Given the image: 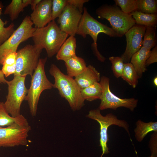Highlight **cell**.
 Here are the masks:
<instances>
[{
    "label": "cell",
    "mask_w": 157,
    "mask_h": 157,
    "mask_svg": "<svg viewBox=\"0 0 157 157\" xmlns=\"http://www.w3.org/2000/svg\"><path fill=\"white\" fill-rule=\"evenodd\" d=\"M67 75L71 77H75L86 68V63L83 59L76 55L64 61Z\"/></svg>",
    "instance_id": "obj_18"
},
{
    "label": "cell",
    "mask_w": 157,
    "mask_h": 157,
    "mask_svg": "<svg viewBox=\"0 0 157 157\" xmlns=\"http://www.w3.org/2000/svg\"><path fill=\"white\" fill-rule=\"evenodd\" d=\"M151 51L142 47L131 58L130 63L133 65L139 78L146 70V62Z\"/></svg>",
    "instance_id": "obj_16"
},
{
    "label": "cell",
    "mask_w": 157,
    "mask_h": 157,
    "mask_svg": "<svg viewBox=\"0 0 157 157\" xmlns=\"http://www.w3.org/2000/svg\"><path fill=\"white\" fill-rule=\"evenodd\" d=\"M31 127L22 115L11 124L0 126V148L25 146Z\"/></svg>",
    "instance_id": "obj_5"
},
{
    "label": "cell",
    "mask_w": 157,
    "mask_h": 157,
    "mask_svg": "<svg viewBox=\"0 0 157 157\" xmlns=\"http://www.w3.org/2000/svg\"><path fill=\"white\" fill-rule=\"evenodd\" d=\"M7 80L5 78L1 70H0V83L6 84Z\"/></svg>",
    "instance_id": "obj_36"
},
{
    "label": "cell",
    "mask_w": 157,
    "mask_h": 157,
    "mask_svg": "<svg viewBox=\"0 0 157 157\" xmlns=\"http://www.w3.org/2000/svg\"><path fill=\"white\" fill-rule=\"evenodd\" d=\"M52 5L51 0H41L37 5L30 16L35 27H44L51 21Z\"/></svg>",
    "instance_id": "obj_14"
},
{
    "label": "cell",
    "mask_w": 157,
    "mask_h": 157,
    "mask_svg": "<svg viewBox=\"0 0 157 157\" xmlns=\"http://www.w3.org/2000/svg\"><path fill=\"white\" fill-rule=\"evenodd\" d=\"M26 76L14 75L13 78L7 81L8 94L4 102L5 107L8 113L13 117L19 116L21 104L25 100L28 89L25 85Z\"/></svg>",
    "instance_id": "obj_7"
},
{
    "label": "cell",
    "mask_w": 157,
    "mask_h": 157,
    "mask_svg": "<svg viewBox=\"0 0 157 157\" xmlns=\"http://www.w3.org/2000/svg\"><path fill=\"white\" fill-rule=\"evenodd\" d=\"M149 147L150 149L151 156L157 157V132H154L150 140Z\"/></svg>",
    "instance_id": "obj_32"
},
{
    "label": "cell",
    "mask_w": 157,
    "mask_h": 157,
    "mask_svg": "<svg viewBox=\"0 0 157 157\" xmlns=\"http://www.w3.org/2000/svg\"><path fill=\"white\" fill-rule=\"evenodd\" d=\"M102 92L100 99L101 103L99 109L100 110L111 109L116 110L120 107H124L133 111L137 107L138 100L134 98H121L113 94L110 88V79L103 76L99 81Z\"/></svg>",
    "instance_id": "obj_11"
},
{
    "label": "cell",
    "mask_w": 157,
    "mask_h": 157,
    "mask_svg": "<svg viewBox=\"0 0 157 157\" xmlns=\"http://www.w3.org/2000/svg\"><path fill=\"white\" fill-rule=\"evenodd\" d=\"M134 130L135 137L138 142H142L147 134L151 131L157 132V122H145L139 119L136 123Z\"/></svg>",
    "instance_id": "obj_19"
},
{
    "label": "cell",
    "mask_w": 157,
    "mask_h": 157,
    "mask_svg": "<svg viewBox=\"0 0 157 157\" xmlns=\"http://www.w3.org/2000/svg\"><path fill=\"white\" fill-rule=\"evenodd\" d=\"M17 56V52H13L8 55L4 59L1 70L6 77L15 73Z\"/></svg>",
    "instance_id": "obj_23"
},
{
    "label": "cell",
    "mask_w": 157,
    "mask_h": 157,
    "mask_svg": "<svg viewBox=\"0 0 157 157\" xmlns=\"http://www.w3.org/2000/svg\"><path fill=\"white\" fill-rule=\"evenodd\" d=\"M122 78L133 88H135L139 78L133 65L130 63H124Z\"/></svg>",
    "instance_id": "obj_22"
},
{
    "label": "cell",
    "mask_w": 157,
    "mask_h": 157,
    "mask_svg": "<svg viewBox=\"0 0 157 157\" xmlns=\"http://www.w3.org/2000/svg\"><path fill=\"white\" fill-rule=\"evenodd\" d=\"M153 157V156H149V157Z\"/></svg>",
    "instance_id": "obj_38"
},
{
    "label": "cell",
    "mask_w": 157,
    "mask_h": 157,
    "mask_svg": "<svg viewBox=\"0 0 157 157\" xmlns=\"http://www.w3.org/2000/svg\"><path fill=\"white\" fill-rule=\"evenodd\" d=\"M18 117L11 116L6 110L4 102H0V126L5 127L11 124L16 121Z\"/></svg>",
    "instance_id": "obj_30"
},
{
    "label": "cell",
    "mask_w": 157,
    "mask_h": 157,
    "mask_svg": "<svg viewBox=\"0 0 157 157\" xmlns=\"http://www.w3.org/2000/svg\"><path fill=\"white\" fill-rule=\"evenodd\" d=\"M157 62V46L156 45L151 51L149 56L146 60V67L150 65Z\"/></svg>",
    "instance_id": "obj_33"
},
{
    "label": "cell",
    "mask_w": 157,
    "mask_h": 157,
    "mask_svg": "<svg viewBox=\"0 0 157 157\" xmlns=\"http://www.w3.org/2000/svg\"><path fill=\"white\" fill-rule=\"evenodd\" d=\"M137 11L149 14L157 13L156 0H138Z\"/></svg>",
    "instance_id": "obj_27"
},
{
    "label": "cell",
    "mask_w": 157,
    "mask_h": 157,
    "mask_svg": "<svg viewBox=\"0 0 157 157\" xmlns=\"http://www.w3.org/2000/svg\"><path fill=\"white\" fill-rule=\"evenodd\" d=\"M67 4V0H52L51 21L58 17Z\"/></svg>",
    "instance_id": "obj_31"
},
{
    "label": "cell",
    "mask_w": 157,
    "mask_h": 157,
    "mask_svg": "<svg viewBox=\"0 0 157 157\" xmlns=\"http://www.w3.org/2000/svg\"><path fill=\"white\" fill-rule=\"evenodd\" d=\"M115 5L126 14H130L137 10L138 0H115Z\"/></svg>",
    "instance_id": "obj_28"
},
{
    "label": "cell",
    "mask_w": 157,
    "mask_h": 157,
    "mask_svg": "<svg viewBox=\"0 0 157 157\" xmlns=\"http://www.w3.org/2000/svg\"><path fill=\"white\" fill-rule=\"evenodd\" d=\"M156 27H146L144 35L142 46L146 49L151 50L156 44Z\"/></svg>",
    "instance_id": "obj_26"
},
{
    "label": "cell",
    "mask_w": 157,
    "mask_h": 157,
    "mask_svg": "<svg viewBox=\"0 0 157 157\" xmlns=\"http://www.w3.org/2000/svg\"><path fill=\"white\" fill-rule=\"evenodd\" d=\"M109 59L111 63V69L115 76L117 78L121 77L124 66L122 58L121 57L111 56Z\"/></svg>",
    "instance_id": "obj_29"
},
{
    "label": "cell",
    "mask_w": 157,
    "mask_h": 157,
    "mask_svg": "<svg viewBox=\"0 0 157 157\" xmlns=\"http://www.w3.org/2000/svg\"><path fill=\"white\" fill-rule=\"evenodd\" d=\"M41 1V0H31L30 5L31 9L33 10L37 5Z\"/></svg>",
    "instance_id": "obj_35"
},
{
    "label": "cell",
    "mask_w": 157,
    "mask_h": 157,
    "mask_svg": "<svg viewBox=\"0 0 157 157\" xmlns=\"http://www.w3.org/2000/svg\"><path fill=\"white\" fill-rule=\"evenodd\" d=\"M153 83L154 85L156 86H157V77H155L153 80Z\"/></svg>",
    "instance_id": "obj_37"
},
{
    "label": "cell",
    "mask_w": 157,
    "mask_h": 157,
    "mask_svg": "<svg viewBox=\"0 0 157 157\" xmlns=\"http://www.w3.org/2000/svg\"><path fill=\"white\" fill-rule=\"evenodd\" d=\"M3 5L1 1H0V45L4 42L12 34L15 30L14 24L11 23L9 26L5 27L8 22L3 21L1 18Z\"/></svg>",
    "instance_id": "obj_25"
},
{
    "label": "cell",
    "mask_w": 157,
    "mask_h": 157,
    "mask_svg": "<svg viewBox=\"0 0 157 157\" xmlns=\"http://www.w3.org/2000/svg\"><path fill=\"white\" fill-rule=\"evenodd\" d=\"M32 38L35 45L45 49L48 57L51 58L57 53L68 35L62 31L55 20L45 26L36 28Z\"/></svg>",
    "instance_id": "obj_2"
},
{
    "label": "cell",
    "mask_w": 157,
    "mask_h": 157,
    "mask_svg": "<svg viewBox=\"0 0 157 157\" xmlns=\"http://www.w3.org/2000/svg\"><path fill=\"white\" fill-rule=\"evenodd\" d=\"M87 116L97 121L100 125V146L102 151L100 157L109 152L107 142L108 140V130L110 126L115 125L123 128L130 136L128 123L125 120L118 119L112 113H109L105 116H103L101 113L100 110L98 108L90 111Z\"/></svg>",
    "instance_id": "obj_9"
},
{
    "label": "cell",
    "mask_w": 157,
    "mask_h": 157,
    "mask_svg": "<svg viewBox=\"0 0 157 157\" xmlns=\"http://www.w3.org/2000/svg\"><path fill=\"white\" fill-rule=\"evenodd\" d=\"M82 12L67 3L58 19L60 30L70 36H74L81 19Z\"/></svg>",
    "instance_id": "obj_13"
},
{
    "label": "cell",
    "mask_w": 157,
    "mask_h": 157,
    "mask_svg": "<svg viewBox=\"0 0 157 157\" xmlns=\"http://www.w3.org/2000/svg\"><path fill=\"white\" fill-rule=\"evenodd\" d=\"M82 96L84 100L92 101L100 99L102 90L99 82H96L85 88L80 89Z\"/></svg>",
    "instance_id": "obj_21"
},
{
    "label": "cell",
    "mask_w": 157,
    "mask_h": 157,
    "mask_svg": "<svg viewBox=\"0 0 157 157\" xmlns=\"http://www.w3.org/2000/svg\"><path fill=\"white\" fill-rule=\"evenodd\" d=\"M83 13L79 23L76 34L84 38L90 35L93 40L92 48L94 53L98 60L104 62L106 59L98 51L97 41L98 34L103 33L110 37H118L112 29L103 24L92 17L88 13L86 8H84Z\"/></svg>",
    "instance_id": "obj_3"
},
{
    "label": "cell",
    "mask_w": 157,
    "mask_h": 157,
    "mask_svg": "<svg viewBox=\"0 0 157 157\" xmlns=\"http://www.w3.org/2000/svg\"><path fill=\"white\" fill-rule=\"evenodd\" d=\"M24 8L22 0H12L6 8L4 14L8 15L11 20L13 21L18 18Z\"/></svg>",
    "instance_id": "obj_24"
},
{
    "label": "cell",
    "mask_w": 157,
    "mask_h": 157,
    "mask_svg": "<svg viewBox=\"0 0 157 157\" xmlns=\"http://www.w3.org/2000/svg\"><path fill=\"white\" fill-rule=\"evenodd\" d=\"M42 49L27 44L17 52L16 70L14 75L31 76L37 68Z\"/></svg>",
    "instance_id": "obj_10"
},
{
    "label": "cell",
    "mask_w": 157,
    "mask_h": 157,
    "mask_svg": "<svg viewBox=\"0 0 157 157\" xmlns=\"http://www.w3.org/2000/svg\"><path fill=\"white\" fill-rule=\"evenodd\" d=\"M76 40L74 36H70L65 40L57 52V60L64 61L76 55Z\"/></svg>",
    "instance_id": "obj_17"
},
{
    "label": "cell",
    "mask_w": 157,
    "mask_h": 157,
    "mask_svg": "<svg viewBox=\"0 0 157 157\" xmlns=\"http://www.w3.org/2000/svg\"><path fill=\"white\" fill-rule=\"evenodd\" d=\"M100 74L93 66L89 65L79 75L75 77L76 83L80 89L91 85L100 80Z\"/></svg>",
    "instance_id": "obj_15"
},
{
    "label": "cell",
    "mask_w": 157,
    "mask_h": 157,
    "mask_svg": "<svg viewBox=\"0 0 157 157\" xmlns=\"http://www.w3.org/2000/svg\"><path fill=\"white\" fill-rule=\"evenodd\" d=\"M96 13L98 17L108 21L111 28L118 37H122L131 28L136 24L130 14H126L115 5H107L98 8Z\"/></svg>",
    "instance_id": "obj_6"
},
{
    "label": "cell",
    "mask_w": 157,
    "mask_h": 157,
    "mask_svg": "<svg viewBox=\"0 0 157 157\" xmlns=\"http://www.w3.org/2000/svg\"><path fill=\"white\" fill-rule=\"evenodd\" d=\"M54 78L53 88L57 89L61 97L68 102L72 110H79L84 105L79 88L73 78L65 74L54 64H52L49 70Z\"/></svg>",
    "instance_id": "obj_1"
},
{
    "label": "cell",
    "mask_w": 157,
    "mask_h": 157,
    "mask_svg": "<svg viewBox=\"0 0 157 157\" xmlns=\"http://www.w3.org/2000/svg\"><path fill=\"white\" fill-rule=\"evenodd\" d=\"M136 24L149 27H156L157 13L147 14L136 10L130 13Z\"/></svg>",
    "instance_id": "obj_20"
},
{
    "label": "cell",
    "mask_w": 157,
    "mask_h": 157,
    "mask_svg": "<svg viewBox=\"0 0 157 157\" xmlns=\"http://www.w3.org/2000/svg\"><path fill=\"white\" fill-rule=\"evenodd\" d=\"M88 1V0H67V3L82 12L84 3Z\"/></svg>",
    "instance_id": "obj_34"
},
{
    "label": "cell",
    "mask_w": 157,
    "mask_h": 157,
    "mask_svg": "<svg viewBox=\"0 0 157 157\" xmlns=\"http://www.w3.org/2000/svg\"><path fill=\"white\" fill-rule=\"evenodd\" d=\"M146 29V26L135 24L125 33L126 46L121 56L124 63H129L132 56L142 47Z\"/></svg>",
    "instance_id": "obj_12"
},
{
    "label": "cell",
    "mask_w": 157,
    "mask_h": 157,
    "mask_svg": "<svg viewBox=\"0 0 157 157\" xmlns=\"http://www.w3.org/2000/svg\"><path fill=\"white\" fill-rule=\"evenodd\" d=\"M47 59L46 57L40 59L37 67L31 76L30 87L25 99L28 102L33 117L36 115L38 105L42 92L53 88V84L48 79L45 72L44 66Z\"/></svg>",
    "instance_id": "obj_4"
},
{
    "label": "cell",
    "mask_w": 157,
    "mask_h": 157,
    "mask_svg": "<svg viewBox=\"0 0 157 157\" xmlns=\"http://www.w3.org/2000/svg\"><path fill=\"white\" fill-rule=\"evenodd\" d=\"M33 24L30 17L26 16L11 36L0 45V64L2 65L8 55L17 52V48L21 42L32 37L36 28L33 27Z\"/></svg>",
    "instance_id": "obj_8"
}]
</instances>
